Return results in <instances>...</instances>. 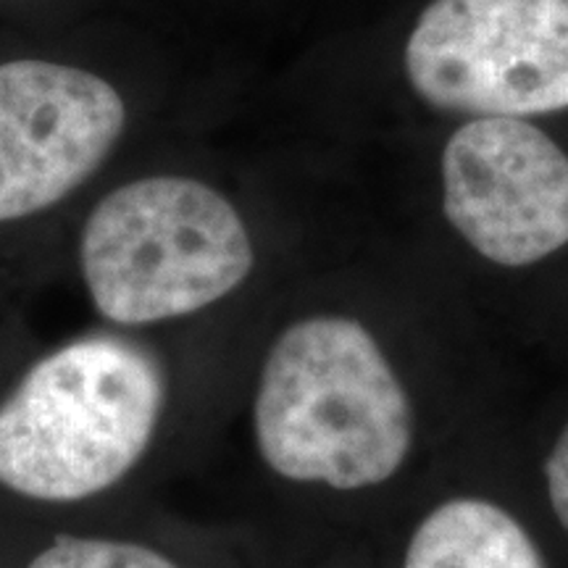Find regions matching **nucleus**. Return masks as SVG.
I'll use <instances>...</instances> for the list:
<instances>
[{
  "label": "nucleus",
  "instance_id": "1",
  "mask_svg": "<svg viewBox=\"0 0 568 568\" xmlns=\"http://www.w3.org/2000/svg\"><path fill=\"white\" fill-rule=\"evenodd\" d=\"M274 474L364 489L387 481L414 445V408L387 355L355 318L311 316L274 339L253 406Z\"/></svg>",
  "mask_w": 568,
  "mask_h": 568
},
{
  "label": "nucleus",
  "instance_id": "2",
  "mask_svg": "<svg viewBox=\"0 0 568 568\" xmlns=\"http://www.w3.org/2000/svg\"><path fill=\"white\" fill-rule=\"evenodd\" d=\"M161 408V368L142 347L77 339L0 406V485L45 503L103 493L148 450Z\"/></svg>",
  "mask_w": 568,
  "mask_h": 568
},
{
  "label": "nucleus",
  "instance_id": "3",
  "mask_svg": "<svg viewBox=\"0 0 568 568\" xmlns=\"http://www.w3.org/2000/svg\"><path fill=\"white\" fill-rule=\"evenodd\" d=\"M234 205L187 176H148L105 195L82 230L80 266L95 308L116 324H155L222 301L253 272Z\"/></svg>",
  "mask_w": 568,
  "mask_h": 568
},
{
  "label": "nucleus",
  "instance_id": "4",
  "mask_svg": "<svg viewBox=\"0 0 568 568\" xmlns=\"http://www.w3.org/2000/svg\"><path fill=\"white\" fill-rule=\"evenodd\" d=\"M416 95L439 111L568 109V0H432L406 48Z\"/></svg>",
  "mask_w": 568,
  "mask_h": 568
},
{
  "label": "nucleus",
  "instance_id": "5",
  "mask_svg": "<svg viewBox=\"0 0 568 568\" xmlns=\"http://www.w3.org/2000/svg\"><path fill=\"white\" fill-rule=\"evenodd\" d=\"M447 222L487 261L529 266L568 243V155L514 116H477L443 151Z\"/></svg>",
  "mask_w": 568,
  "mask_h": 568
},
{
  "label": "nucleus",
  "instance_id": "6",
  "mask_svg": "<svg viewBox=\"0 0 568 568\" xmlns=\"http://www.w3.org/2000/svg\"><path fill=\"white\" fill-rule=\"evenodd\" d=\"M124 124L122 95L90 71L0 63V222L74 193L109 159Z\"/></svg>",
  "mask_w": 568,
  "mask_h": 568
},
{
  "label": "nucleus",
  "instance_id": "7",
  "mask_svg": "<svg viewBox=\"0 0 568 568\" xmlns=\"http://www.w3.org/2000/svg\"><path fill=\"white\" fill-rule=\"evenodd\" d=\"M403 568H545V560L508 510L456 497L418 524Z\"/></svg>",
  "mask_w": 568,
  "mask_h": 568
},
{
  "label": "nucleus",
  "instance_id": "8",
  "mask_svg": "<svg viewBox=\"0 0 568 568\" xmlns=\"http://www.w3.org/2000/svg\"><path fill=\"white\" fill-rule=\"evenodd\" d=\"M30 568H176L151 548L90 537H59Z\"/></svg>",
  "mask_w": 568,
  "mask_h": 568
},
{
  "label": "nucleus",
  "instance_id": "9",
  "mask_svg": "<svg viewBox=\"0 0 568 568\" xmlns=\"http://www.w3.org/2000/svg\"><path fill=\"white\" fill-rule=\"evenodd\" d=\"M545 479H548L550 506L556 510L560 527L568 531V424L552 445L548 464H545Z\"/></svg>",
  "mask_w": 568,
  "mask_h": 568
}]
</instances>
